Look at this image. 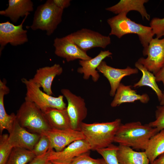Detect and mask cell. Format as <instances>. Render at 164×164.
<instances>
[{"label": "cell", "mask_w": 164, "mask_h": 164, "mask_svg": "<svg viewBox=\"0 0 164 164\" xmlns=\"http://www.w3.org/2000/svg\"><path fill=\"white\" fill-rule=\"evenodd\" d=\"M159 132L148 124L140 121L121 124L115 136L114 142L119 145L136 149L145 150L151 138Z\"/></svg>", "instance_id": "6da1fadb"}, {"label": "cell", "mask_w": 164, "mask_h": 164, "mask_svg": "<svg viewBox=\"0 0 164 164\" xmlns=\"http://www.w3.org/2000/svg\"><path fill=\"white\" fill-rule=\"evenodd\" d=\"M121 124V120L119 118L110 122L91 124L83 122L80 131L89 144L91 150L97 151L112 144Z\"/></svg>", "instance_id": "7a4b0ae2"}, {"label": "cell", "mask_w": 164, "mask_h": 164, "mask_svg": "<svg viewBox=\"0 0 164 164\" xmlns=\"http://www.w3.org/2000/svg\"><path fill=\"white\" fill-rule=\"evenodd\" d=\"M127 13L122 12L107 19V22L111 29L109 35H114L121 38L127 34H136L143 47V55L145 56L149 42L154 34L150 26L132 21L127 16Z\"/></svg>", "instance_id": "3957f363"}, {"label": "cell", "mask_w": 164, "mask_h": 164, "mask_svg": "<svg viewBox=\"0 0 164 164\" xmlns=\"http://www.w3.org/2000/svg\"><path fill=\"white\" fill-rule=\"evenodd\" d=\"M63 10L58 7L53 0H48L38 6L35 11L30 28L33 30L45 31L51 35L62 21Z\"/></svg>", "instance_id": "277c9868"}, {"label": "cell", "mask_w": 164, "mask_h": 164, "mask_svg": "<svg viewBox=\"0 0 164 164\" xmlns=\"http://www.w3.org/2000/svg\"><path fill=\"white\" fill-rule=\"evenodd\" d=\"M20 125L39 134L51 129L43 112L34 103L25 101L16 114Z\"/></svg>", "instance_id": "5b68a950"}, {"label": "cell", "mask_w": 164, "mask_h": 164, "mask_svg": "<svg viewBox=\"0 0 164 164\" xmlns=\"http://www.w3.org/2000/svg\"><path fill=\"white\" fill-rule=\"evenodd\" d=\"M21 81L26 89L25 101L34 103L43 112L49 108L60 110L67 108L63 95L54 97L48 95L43 91L40 89V86L31 79L23 78Z\"/></svg>", "instance_id": "8992f818"}, {"label": "cell", "mask_w": 164, "mask_h": 164, "mask_svg": "<svg viewBox=\"0 0 164 164\" xmlns=\"http://www.w3.org/2000/svg\"><path fill=\"white\" fill-rule=\"evenodd\" d=\"M70 35L73 42L86 52L94 48L104 49L111 43L109 36L103 35L99 32L86 28H83Z\"/></svg>", "instance_id": "52a82bcc"}, {"label": "cell", "mask_w": 164, "mask_h": 164, "mask_svg": "<svg viewBox=\"0 0 164 164\" xmlns=\"http://www.w3.org/2000/svg\"><path fill=\"white\" fill-rule=\"evenodd\" d=\"M61 92L67 102V109L70 119L71 128L80 131L81 125L87 115L84 100L67 89H62Z\"/></svg>", "instance_id": "ba28073f"}, {"label": "cell", "mask_w": 164, "mask_h": 164, "mask_svg": "<svg viewBox=\"0 0 164 164\" xmlns=\"http://www.w3.org/2000/svg\"><path fill=\"white\" fill-rule=\"evenodd\" d=\"M146 58H140L138 62L154 75L164 66V38H153L149 42Z\"/></svg>", "instance_id": "9c48e42d"}, {"label": "cell", "mask_w": 164, "mask_h": 164, "mask_svg": "<svg viewBox=\"0 0 164 164\" xmlns=\"http://www.w3.org/2000/svg\"><path fill=\"white\" fill-rule=\"evenodd\" d=\"M27 17H25L21 23L17 26L8 21L0 23V54L8 43L16 46L28 42L27 31L23 28V24Z\"/></svg>", "instance_id": "30bf717a"}, {"label": "cell", "mask_w": 164, "mask_h": 164, "mask_svg": "<svg viewBox=\"0 0 164 164\" xmlns=\"http://www.w3.org/2000/svg\"><path fill=\"white\" fill-rule=\"evenodd\" d=\"M53 45L55 55L65 59L67 62L77 59L87 60L92 58L73 42L70 34L61 38L56 37Z\"/></svg>", "instance_id": "8fae6325"}, {"label": "cell", "mask_w": 164, "mask_h": 164, "mask_svg": "<svg viewBox=\"0 0 164 164\" xmlns=\"http://www.w3.org/2000/svg\"><path fill=\"white\" fill-rule=\"evenodd\" d=\"M90 150L87 141L85 139H81L72 142L60 152L51 148L49 160L53 163L69 164L75 157Z\"/></svg>", "instance_id": "7c38bea8"}, {"label": "cell", "mask_w": 164, "mask_h": 164, "mask_svg": "<svg viewBox=\"0 0 164 164\" xmlns=\"http://www.w3.org/2000/svg\"><path fill=\"white\" fill-rule=\"evenodd\" d=\"M42 134L48 137L50 142L51 148L54 149L57 152L62 151L74 142L85 138L81 131L71 128L65 130L51 129Z\"/></svg>", "instance_id": "4fadbf2b"}, {"label": "cell", "mask_w": 164, "mask_h": 164, "mask_svg": "<svg viewBox=\"0 0 164 164\" xmlns=\"http://www.w3.org/2000/svg\"><path fill=\"white\" fill-rule=\"evenodd\" d=\"M9 133L8 142L13 148H23L31 151L40 136V134L27 131L20 125L16 119Z\"/></svg>", "instance_id": "5bb4252c"}, {"label": "cell", "mask_w": 164, "mask_h": 164, "mask_svg": "<svg viewBox=\"0 0 164 164\" xmlns=\"http://www.w3.org/2000/svg\"><path fill=\"white\" fill-rule=\"evenodd\" d=\"M97 70L102 73L108 80L111 86L110 95L111 97L114 96L124 77L138 73V69L136 68H132L127 67L123 69L114 68L108 65L104 60L98 67Z\"/></svg>", "instance_id": "9a60e30c"}, {"label": "cell", "mask_w": 164, "mask_h": 164, "mask_svg": "<svg viewBox=\"0 0 164 164\" xmlns=\"http://www.w3.org/2000/svg\"><path fill=\"white\" fill-rule=\"evenodd\" d=\"M63 69L60 65L55 63L51 66H46L38 69L31 80L39 85L44 92L51 95L53 93L51 90L53 81L56 76L60 75Z\"/></svg>", "instance_id": "2e32d148"}, {"label": "cell", "mask_w": 164, "mask_h": 164, "mask_svg": "<svg viewBox=\"0 0 164 164\" xmlns=\"http://www.w3.org/2000/svg\"><path fill=\"white\" fill-rule=\"evenodd\" d=\"M34 5L31 0H9L8 7L0 11V15L8 17L16 23L21 17L28 16L34 10Z\"/></svg>", "instance_id": "e0dca14e"}, {"label": "cell", "mask_w": 164, "mask_h": 164, "mask_svg": "<svg viewBox=\"0 0 164 164\" xmlns=\"http://www.w3.org/2000/svg\"><path fill=\"white\" fill-rule=\"evenodd\" d=\"M112 55L109 50L101 51L100 53L93 58L87 60H79V64L80 67L78 68V73L83 74L84 79L88 80L91 76L94 82L99 80L100 76L97 68L101 62L106 58Z\"/></svg>", "instance_id": "ac0fdd59"}, {"label": "cell", "mask_w": 164, "mask_h": 164, "mask_svg": "<svg viewBox=\"0 0 164 164\" xmlns=\"http://www.w3.org/2000/svg\"><path fill=\"white\" fill-rule=\"evenodd\" d=\"M130 85L125 86L121 83L111 103V106L115 107L123 103L134 102L138 100L144 104L149 102V97L147 94H138L136 91L132 89Z\"/></svg>", "instance_id": "d6986e66"}, {"label": "cell", "mask_w": 164, "mask_h": 164, "mask_svg": "<svg viewBox=\"0 0 164 164\" xmlns=\"http://www.w3.org/2000/svg\"><path fill=\"white\" fill-rule=\"evenodd\" d=\"M148 1V0H121L114 5L106 8L105 9L117 15L123 12L128 13L131 11H137L141 15L143 19L145 18L149 21L150 15L147 12L144 5V3Z\"/></svg>", "instance_id": "ffe728a7"}, {"label": "cell", "mask_w": 164, "mask_h": 164, "mask_svg": "<svg viewBox=\"0 0 164 164\" xmlns=\"http://www.w3.org/2000/svg\"><path fill=\"white\" fill-rule=\"evenodd\" d=\"M117 158L120 164H149L145 151L137 152L132 148L121 145L118 146Z\"/></svg>", "instance_id": "44dd1931"}, {"label": "cell", "mask_w": 164, "mask_h": 164, "mask_svg": "<svg viewBox=\"0 0 164 164\" xmlns=\"http://www.w3.org/2000/svg\"><path fill=\"white\" fill-rule=\"evenodd\" d=\"M43 113L51 129L65 130L71 128L67 108L62 110L49 108Z\"/></svg>", "instance_id": "7402d4cb"}, {"label": "cell", "mask_w": 164, "mask_h": 164, "mask_svg": "<svg viewBox=\"0 0 164 164\" xmlns=\"http://www.w3.org/2000/svg\"><path fill=\"white\" fill-rule=\"evenodd\" d=\"M9 89L6 85L5 79L0 80V134L4 130H6L9 133L16 119V115L14 113L8 114L5 109L4 97L8 94Z\"/></svg>", "instance_id": "603a6c76"}, {"label": "cell", "mask_w": 164, "mask_h": 164, "mask_svg": "<svg viewBox=\"0 0 164 164\" xmlns=\"http://www.w3.org/2000/svg\"><path fill=\"white\" fill-rule=\"evenodd\" d=\"M135 66L142 72V75L140 80L134 84L133 87H137L146 86L150 87L155 91L159 101L161 102L163 98V94L156 83L155 75L138 61L135 62Z\"/></svg>", "instance_id": "cb8c5ba5"}, {"label": "cell", "mask_w": 164, "mask_h": 164, "mask_svg": "<svg viewBox=\"0 0 164 164\" xmlns=\"http://www.w3.org/2000/svg\"><path fill=\"white\" fill-rule=\"evenodd\" d=\"M145 151L150 164L164 153V129L160 131L151 138Z\"/></svg>", "instance_id": "d4e9b609"}, {"label": "cell", "mask_w": 164, "mask_h": 164, "mask_svg": "<svg viewBox=\"0 0 164 164\" xmlns=\"http://www.w3.org/2000/svg\"><path fill=\"white\" fill-rule=\"evenodd\" d=\"M36 156L31 150L13 148L6 164H28Z\"/></svg>", "instance_id": "484cf974"}, {"label": "cell", "mask_w": 164, "mask_h": 164, "mask_svg": "<svg viewBox=\"0 0 164 164\" xmlns=\"http://www.w3.org/2000/svg\"><path fill=\"white\" fill-rule=\"evenodd\" d=\"M118 149V146L112 144L97 151L102 156L107 164H120L117 156Z\"/></svg>", "instance_id": "4316f807"}, {"label": "cell", "mask_w": 164, "mask_h": 164, "mask_svg": "<svg viewBox=\"0 0 164 164\" xmlns=\"http://www.w3.org/2000/svg\"><path fill=\"white\" fill-rule=\"evenodd\" d=\"M7 134L1 135L0 136V164H6L13 147L8 142Z\"/></svg>", "instance_id": "83f0119b"}, {"label": "cell", "mask_w": 164, "mask_h": 164, "mask_svg": "<svg viewBox=\"0 0 164 164\" xmlns=\"http://www.w3.org/2000/svg\"><path fill=\"white\" fill-rule=\"evenodd\" d=\"M50 148L49 138L46 135L42 134L32 151L36 157L45 154Z\"/></svg>", "instance_id": "f1b7e54d"}, {"label": "cell", "mask_w": 164, "mask_h": 164, "mask_svg": "<svg viewBox=\"0 0 164 164\" xmlns=\"http://www.w3.org/2000/svg\"><path fill=\"white\" fill-rule=\"evenodd\" d=\"M69 164H107L104 159H94L91 157L90 152L83 153L75 157Z\"/></svg>", "instance_id": "f546056e"}, {"label": "cell", "mask_w": 164, "mask_h": 164, "mask_svg": "<svg viewBox=\"0 0 164 164\" xmlns=\"http://www.w3.org/2000/svg\"><path fill=\"white\" fill-rule=\"evenodd\" d=\"M155 120L148 124L159 132L164 129V105L158 106L155 111Z\"/></svg>", "instance_id": "4dcf8cb0"}, {"label": "cell", "mask_w": 164, "mask_h": 164, "mask_svg": "<svg viewBox=\"0 0 164 164\" xmlns=\"http://www.w3.org/2000/svg\"><path fill=\"white\" fill-rule=\"evenodd\" d=\"M153 33L156 38H159L164 36V18L161 19L154 18L150 23Z\"/></svg>", "instance_id": "1f68e13d"}, {"label": "cell", "mask_w": 164, "mask_h": 164, "mask_svg": "<svg viewBox=\"0 0 164 164\" xmlns=\"http://www.w3.org/2000/svg\"><path fill=\"white\" fill-rule=\"evenodd\" d=\"M44 154L40 156L36 157L28 164H45L49 160L50 149Z\"/></svg>", "instance_id": "d6a6232c"}, {"label": "cell", "mask_w": 164, "mask_h": 164, "mask_svg": "<svg viewBox=\"0 0 164 164\" xmlns=\"http://www.w3.org/2000/svg\"><path fill=\"white\" fill-rule=\"evenodd\" d=\"M155 76L156 82H162L163 83L164 87L163 97L162 101L160 102V105H164V66Z\"/></svg>", "instance_id": "836d02e7"}, {"label": "cell", "mask_w": 164, "mask_h": 164, "mask_svg": "<svg viewBox=\"0 0 164 164\" xmlns=\"http://www.w3.org/2000/svg\"><path fill=\"white\" fill-rule=\"evenodd\" d=\"M55 5L59 8L63 10L70 5V0H53Z\"/></svg>", "instance_id": "e575fe53"}, {"label": "cell", "mask_w": 164, "mask_h": 164, "mask_svg": "<svg viewBox=\"0 0 164 164\" xmlns=\"http://www.w3.org/2000/svg\"><path fill=\"white\" fill-rule=\"evenodd\" d=\"M150 164H164V153Z\"/></svg>", "instance_id": "d590c367"}, {"label": "cell", "mask_w": 164, "mask_h": 164, "mask_svg": "<svg viewBox=\"0 0 164 164\" xmlns=\"http://www.w3.org/2000/svg\"><path fill=\"white\" fill-rule=\"evenodd\" d=\"M45 164H53L50 161H48Z\"/></svg>", "instance_id": "8d00e7d4"}, {"label": "cell", "mask_w": 164, "mask_h": 164, "mask_svg": "<svg viewBox=\"0 0 164 164\" xmlns=\"http://www.w3.org/2000/svg\"><path fill=\"white\" fill-rule=\"evenodd\" d=\"M53 164H61V163H53Z\"/></svg>", "instance_id": "74e56055"}]
</instances>
